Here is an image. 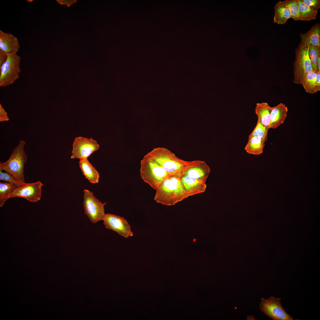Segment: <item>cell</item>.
<instances>
[{"label": "cell", "instance_id": "21", "mask_svg": "<svg viewBox=\"0 0 320 320\" xmlns=\"http://www.w3.org/2000/svg\"><path fill=\"white\" fill-rule=\"evenodd\" d=\"M299 12V20L310 21L316 19L317 11L308 7L300 0H296Z\"/></svg>", "mask_w": 320, "mask_h": 320}, {"label": "cell", "instance_id": "6", "mask_svg": "<svg viewBox=\"0 0 320 320\" xmlns=\"http://www.w3.org/2000/svg\"><path fill=\"white\" fill-rule=\"evenodd\" d=\"M309 47L300 44L295 50L296 56L294 63V82L302 84L306 75L313 70L308 55Z\"/></svg>", "mask_w": 320, "mask_h": 320}, {"label": "cell", "instance_id": "14", "mask_svg": "<svg viewBox=\"0 0 320 320\" xmlns=\"http://www.w3.org/2000/svg\"><path fill=\"white\" fill-rule=\"evenodd\" d=\"M20 47L19 41L15 36L0 30V49L8 55L17 53Z\"/></svg>", "mask_w": 320, "mask_h": 320}, {"label": "cell", "instance_id": "24", "mask_svg": "<svg viewBox=\"0 0 320 320\" xmlns=\"http://www.w3.org/2000/svg\"><path fill=\"white\" fill-rule=\"evenodd\" d=\"M308 52L313 70L316 72H319L317 62L318 57L320 56V47L310 45L309 46Z\"/></svg>", "mask_w": 320, "mask_h": 320}, {"label": "cell", "instance_id": "22", "mask_svg": "<svg viewBox=\"0 0 320 320\" xmlns=\"http://www.w3.org/2000/svg\"><path fill=\"white\" fill-rule=\"evenodd\" d=\"M316 72L314 70L308 73L306 76L303 83L305 91L311 94L316 93Z\"/></svg>", "mask_w": 320, "mask_h": 320}, {"label": "cell", "instance_id": "4", "mask_svg": "<svg viewBox=\"0 0 320 320\" xmlns=\"http://www.w3.org/2000/svg\"><path fill=\"white\" fill-rule=\"evenodd\" d=\"M140 174L143 180L155 190L170 175L146 154L141 161Z\"/></svg>", "mask_w": 320, "mask_h": 320}, {"label": "cell", "instance_id": "16", "mask_svg": "<svg viewBox=\"0 0 320 320\" xmlns=\"http://www.w3.org/2000/svg\"><path fill=\"white\" fill-rule=\"evenodd\" d=\"M301 45L308 47L310 45L320 47V26L319 23L313 26L304 34H300Z\"/></svg>", "mask_w": 320, "mask_h": 320}, {"label": "cell", "instance_id": "32", "mask_svg": "<svg viewBox=\"0 0 320 320\" xmlns=\"http://www.w3.org/2000/svg\"><path fill=\"white\" fill-rule=\"evenodd\" d=\"M316 92L320 90V71L316 73Z\"/></svg>", "mask_w": 320, "mask_h": 320}, {"label": "cell", "instance_id": "15", "mask_svg": "<svg viewBox=\"0 0 320 320\" xmlns=\"http://www.w3.org/2000/svg\"><path fill=\"white\" fill-rule=\"evenodd\" d=\"M287 107L282 103L272 107L269 129H275L283 124L288 112Z\"/></svg>", "mask_w": 320, "mask_h": 320}, {"label": "cell", "instance_id": "34", "mask_svg": "<svg viewBox=\"0 0 320 320\" xmlns=\"http://www.w3.org/2000/svg\"><path fill=\"white\" fill-rule=\"evenodd\" d=\"M27 1L28 2H32V1H33V0H27Z\"/></svg>", "mask_w": 320, "mask_h": 320}, {"label": "cell", "instance_id": "13", "mask_svg": "<svg viewBox=\"0 0 320 320\" xmlns=\"http://www.w3.org/2000/svg\"><path fill=\"white\" fill-rule=\"evenodd\" d=\"M210 172V169L205 161L196 160L193 164L185 171L183 175L206 182Z\"/></svg>", "mask_w": 320, "mask_h": 320}, {"label": "cell", "instance_id": "2", "mask_svg": "<svg viewBox=\"0 0 320 320\" xmlns=\"http://www.w3.org/2000/svg\"><path fill=\"white\" fill-rule=\"evenodd\" d=\"M154 200L164 205L171 206L188 197L180 180L170 175L156 190Z\"/></svg>", "mask_w": 320, "mask_h": 320}, {"label": "cell", "instance_id": "9", "mask_svg": "<svg viewBox=\"0 0 320 320\" xmlns=\"http://www.w3.org/2000/svg\"><path fill=\"white\" fill-rule=\"evenodd\" d=\"M71 158L79 159L87 158L100 148L97 141L92 138L79 136L75 138L72 145Z\"/></svg>", "mask_w": 320, "mask_h": 320}, {"label": "cell", "instance_id": "23", "mask_svg": "<svg viewBox=\"0 0 320 320\" xmlns=\"http://www.w3.org/2000/svg\"><path fill=\"white\" fill-rule=\"evenodd\" d=\"M17 186L11 183H0V206L1 207L9 199L10 194Z\"/></svg>", "mask_w": 320, "mask_h": 320}, {"label": "cell", "instance_id": "31", "mask_svg": "<svg viewBox=\"0 0 320 320\" xmlns=\"http://www.w3.org/2000/svg\"><path fill=\"white\" fill-rule=\"evenodd\" d=\"M7 57L6 52L0 49V66L6 60Z\"/></svg>", "mask_w": 320, "mask_h": 320}, {"label": "cell", "instance_id": "26", "mask_svg": "<svg viewBox=\"0 0 320 320\" xmlns=\"http://www.w3.org/2000/svg\"><path fill=\"white\" fill-rule=\"evenodd\" d=\"M269 128L263 125L258 119L256 127L249 136H257L263 139L266 141L268 138V132Z\"/></svg>", "mask_w": 320, "mask_h": 320}, {"label": "cell", "instance_id": "19", "mask_svg": "<svg viewBox=\"0 0 320 320\" xmlns=\"http://www.w3.org/2000/svg\"><path fill=\"white\" fill-rule=\"evenodd\" d=\"M272 107L268 103H258L255 108V112L261 123L269 129L271 113Z\"/></svg>", "mask_w": 320, "mask_h": 320}, {"label": "cell", "instance_id": "12", "mask_svg": "<svg viewBox=\"0 0 320 320\" xmlns=\"http://www.w3.org/2000/svg\"><path fill=\"white\" fill-rule=\"evenodd\" d=\"M180 180L188 197L204 193L206 190V182L185 175Z\"/></svg>", "mask_w": 320, "mask_h": 320}, {"label": "cell", "instance_id": "1", "mask_svg": "<svg viewBox=\"0 0 320 320\" xmlns=\"http://www.w3.org/2000/svg\"><path fill=\"white\" fill-rule=\"evenodd\" d=\"M146 155L160 165L170 175L180 178L185 171L196 160L186 161L177 157L167 148H154Z\"/></svg>", "mask_w": 320, "mask_h": 320}, {"label": "cell", "instance_id": "10", "mask_svg": "<svg viewBox=\"0 0 320 320\" xmlns=\"http://www.w3.org/2000/svg\"><path fill=\"white\" fill-rule=\"evenodd\" d=\"M43 184L40 181L27 183L16 187L9 195V199L15 197L24 198L31 202L39 201L41 196Z\"/></svg>", "mask_w": 320, "mask_h": 320}, {"label": "cell", "instance_id": "33", "mask_svg": "<svg viewBox=\"0 0 320 320\" xmlns=\"http://www.w3.org/2000/svg\"><path fill=\"white\" fill-rule=\"evenodd\" d=\"M317 64L318 71H320V56L318 59Z\"/></svg>", "mask_w": 320, "mask_h": 320}, {"label": "cell", "instance_id": "18", "mask_svg": "<svg viewBox=\"0 0 320 320\" xmlns=\"http://www.w3.org/2000/svg\"><path fill=\"white\" fill-rule=\"evenodd\" d=\"M266 141L257 136H249L248 141L244 149L249 154H260L263 152Z\"/></svg>", "mask_w": 320, "mask_h": 320}, {"label": "cell", "instance_id": "29", "mask_svg": "<svg viewBox=\"0 0 320 320\" xmlns=\"http://www.w3.org/2000/svg\"><path fill=\"white\" fill-rule=\"evenodd\" d=\"M9 120L7 113L0 104V121H8Z\"/></svg>", "mask_w": 320, "mask_h": 320}, {"label": "cell", "instance_id": "20", "mask_svg": "<svg viewBox=\"0 0 320 320\" xmlns=\"http://www.w3.org/2000/svg\"><path fill=\"white\" fill-rule=\"evenodd\" d=\"M273 22L279 24H284L287 21L291 18V15L289 8L280 1L275 5Z\"/></svg>", "mask_w": 320, "mask_h": 320}, {"label": "cell", "instance_id": "30", "mask_svg": "<svg viewBox=\"0 0 320 320\" xmlns=\"http://www.w3.org/2000/svg\"><path fill=\"white\" fill-rule=\"evenodd\" d=\"M57 2L60 4L67 5L69 7L76 1L75 0H57Z\"/></svg>", "mask_w": 320, "mask_h": 320}, {"label": "cell", "instance_id": "7", "mask_svg": "<svg viewBox=\"0 0 320 320\" xmlns=\"http://www.w3.org/2000/svg\"><path fill=\"white\" fill-rule=\"evenodd\" d=\"M83 205L84 214L91 222L96 223L102 220L105 215L104 206L106 203H103L87 189L84 190Z\"/></svg>", "mask_w": 320, "mask_h": 320}, {"label": "cell", "instance_id": "27", "mask_svg": "<svg viewBox=\"0 0 320 320\" xmlns=\"http://www.w3.org/2000/svg\"><path fill=\"white\" fill-rule=\"evenodd\" d=\"M0 180L12 183L17 186L25 183H23L18 181L9 173L7 172H2L1 170H0Z\"/></svg>", "mask_w": 320, "mask_h": 320}, {"label": "cell", "instance_id": "17", "mask_svg": "<svg viewBox=\"0 0 320 320\" xmlns=\"http://www.w3.org/2000/svg\"><path fill=\"white\" fill-rule=\"evenodd\" d=\"M79 166L83 175L92 183L99 182L100 174L87 158L79 159Z\"/></svg>", "mask_w": 320, "mask_h": 320}, {"label": "cell", "instance_id": "28", "mask_svg": "<svg viewBox=\"0 0 320 320\" xmlns=\"http://www.w3.org/2000/svg\"><path fill=\"white\" fill-rule=\"evenodd\" d=\"M308 7L317 11L320 7L319 0H300Z\"/></svg>", "mask_w": 320, "mask_h": 320}, {"label": "cell", "instance_id": "11", "mask_svg": "<svg viewBox=\"0 0 320 320\" xmlns=\"http://www.w3.org/2000/svg\"><path fill=\"white\" fill-rule=\"evenodd\" d=\"M102 220L105 227L117 232L125 238L133 234L127 220L124 217L111 213L105 214Z\"/></svg>", "mask_w": 320, "mask_h": 320}, {"label": "cell", "instance_id": "3", "mask_svg": "<svg viewBox=\"0 0 320 320\" xmlns=\"http://www.w3.org/2000/svg\"><path fill=\"white\" fill-rule=\"evenodd\" d=\"M25 144L24 141L20 140L18 145L13 150L9 159L5 162L0 163V170L9 173L23 183H25L24 168L28 159L24 150Z\"/></svg>", "mask_w": 320, "mask_h": 320}, {"label": "cell", "instance_id": "5", "mask_svg": "<svg viewBox=\"0 0 320 320\" xmlns=\"http://www.w3.org/2000/svg\"><path fill=\"white\" fill-rule=\"evenodd\" d=\"M6 60L0 66V86L13 84L19 77L21 72V57L17 53L7 55Z\"/></svg>", "mask_w": 320, "mask_h": 320}, {"label": "cell", "instance_id": "8", "mask_svg": "<svg viewBox=\"0 0 320 320\" xmlns=\"http://www.w3.org/2000/svg\"><path fill=\"white\" fill-rule=\"evenodd\" d=\"M281 299L271 296L268 299L262 298L259 308L261 311L273 320H293L292 316L283 308Z\"/></svg>", "mask_w": 320, "mask_h": 320}, {"label": "cell", "instance_id": "25", "mask_svg": "<svg viewBox=\"0 0 320 320\" xmlns=\"http://www.w3.org/2000/svg\"><path fill=\"white\" fill-rule=\"evenodd\" d=\"M289 9L291 18L295 20H299V12L296 0H286L281 1Z\"/></svg>", "mask_w": 320, "mask_h": 320}]
</instances>
